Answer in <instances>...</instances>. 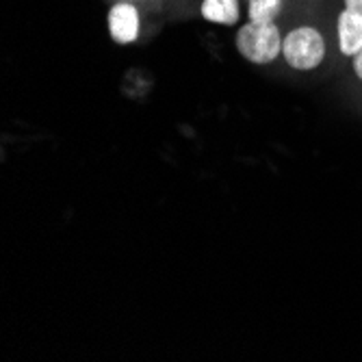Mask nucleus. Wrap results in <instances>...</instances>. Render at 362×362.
<instances>
[{"instance_id":"nucleus-1","label":"nucleus","mask_w":362,"mask_h":362,"mask_svg":"<svg viewBox=\"0 0 362 362\" xmlns=\"http://www.w3.org/2000/svg\"><path fill=\"white\" fill-rule=\"evenodd\" d=\"M282 33L276 22H250L237 30V50L256 65L274 63L282 54Z\"/></svg>"},{"instance_id":"nucleus-2","label":"nucleus","mask_w":362,"mask_h":362,"mask_svg":"<svg viewBox=\"0 0 362 362\" xmlns=\"http://www.w3.org/2000/svg\"><path fill=\"white\" fill-rule=\"evenodd\" d=\"M282 57L293 70L308 72L319 68L325 59V40L321 30L310 24L288 30L282 40Z\"/></svg>"},{"instance_id":"nucleus-3","label":"nucleus","mask_w":362,"mask_h":362,"mask_svg":"<svg viewBox=\"0 0 362 362\" xmlns=\"http://www.w3.org/2000/svg\"><path fill=\"white\" fill-rule=\"evenodd\" d=\"M139 11L130 0H122V3L113 5L109 11V35L115 44L128 46L139 40Z\"/></svg>"},{"instance_id":"nucleus-4","label":"nucleus","mask_w":362,"mask_h":362,"mask_svg":"<svg viewBox=\"0 0 362 362\" xmlns=\"http://www.w3.org/2000/svg\"><path fill=\"white\" fill-rule=\"evenodd\" d=\"M337 37L339 50L354 59L362 50V13L343 9L337 20Z\"/></svg>"},{"instance_id":"nucleus-5","label":"nucleus","mask_w":362,"mask_h":362,"mask_svg":"<svg viewBox=\"0 0 362 362\" xmlns=\"http://www.w3.org/2000/svg\"><path fill=\"white\" fill-rule=\"evenodd\" d=\"M200 13L213 24L235 26L241 18V3L239 0H202Z\"/></svg>"},{"instance_id":"nucleus-6","label":"nucleus","mask_w":362,"mask_h":362,"mask_svg":"<svg viewBox=\"0 0 362 362\" xmlns=\"http://www.w3.org/2000/svg\"><path fill=\"white\" fill-rule=\"evenodd\" d=\"M284 0H247V20L250 22H276L282 13Z\"/></svg>"},{"instance_id":"nucleus-7","label":"nucleus","mask_w":362,"mask_h":362,"mask_svg":"<svg viewBox=\"0 0 362 362\" xmlns=\"http://www.w3.org/2000/svg\"><path fill=\"white\" fill-rule=\"evenodd\" d=\"M354 72H356V76L362 81V50L354 57Z\"/></svg>"},{"instance_id":"nucleus-8","label":"nucleus","mask_w":362,"mask_h":362,"mask_svg":"<svg viewBox=\"0 0 362 362\" xmlns=\"http://www.w3.org/2000/svg\"><path fill=\"white\" fill-rule=\"evenodd\" d=\"M345 9H351L356 13H362V0H345Z\"/></svg>"},{"instance_id":"nucleus-9","label":"nucleus","mask_w":362,"mask_h":362,"mask_svg":"<svg viewBox=\"0 0 362 362\" xmlns=\"http://www.w3.org/2000/svg\"><path fill=\"white\" fill-rule=\"evenodd\" d=\"M130 3H133V0H130Z\"/></svg>"}]
</instances>
